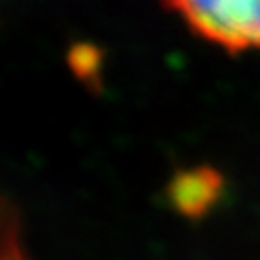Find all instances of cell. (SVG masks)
Returning <instances> with one entry per match:
<instances>
[{
	"label": "cell",
	"mask_w": 260,
	"mask_h": 260,
	"mask_svg": "<svg viewBox=\"0 0 260 260\" xmlns=\"http://www.w3.org/2000/svg\"><path fill=\"white\" fill-rule=\"evenodd\" d=\"M162 5L221 50H260V0H162Z\"/></svg>",
	"instance_id": "cell-1"
},
{
	"label": "cell",
	"mask_w": 260,
	"mask_h": 260,
	"mask_svg": "<svg viewBox=\"0 0 260 260\" xmlns=\"http://www.w3.org/2000/svg\"><path fill=\"white\" fill-rule=\"evenodd\" d=\"M225 193V178L208 165H195L176 172L167 184V195L176 213L200 219L213 210Z\"/></svg>",
	"instance_id": "cell-2"
},
{
	"label": "cell",
	"mask_w": 260,
	"mask_h": 260,
	"mask_svg": "<svg viewBox=\"0 0 260 260\" xmlns=\"http://www.w3.org/2000/svg\"><path fill=\"white\" fill-rule=\"evenodd\" d=\"M0 260H28L18 241V230L5 221V215H0Z\"/></svg>",
	"instance_id": "cell-3"
}]
</instances>
